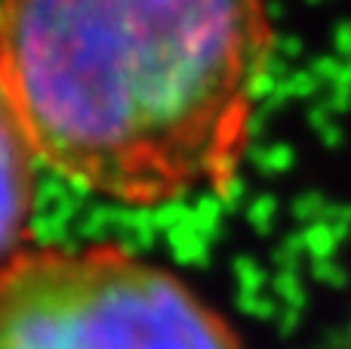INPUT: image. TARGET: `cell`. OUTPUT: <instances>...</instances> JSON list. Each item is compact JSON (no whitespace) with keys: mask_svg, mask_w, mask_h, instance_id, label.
Segmentation results:
<instances>
[{"mask_svg":"<svg viewBox=\"0 0 351 349\" xmlns=\"http://www.w3.org/2000/svg\"><path fill=\"white\" fill-rule=\"evenodd\" d=\"M268 59L262 0H0V84L37 161L136 207L234 183Z\"/></svg>","mask_w":351,"mask_h":349,"instance_id":"obj_1","label":"cell"},{"mask_svg":"<svg viewBox=\"0 0 351 349\" xmlns=\"http://www.w3.org/2000/svg\"><path fill=\"white\" fill-rule=\"evenodd\" d=\"M0 349H241L170 269L121 247H40L0 266Z\"/></svg>","mask_w":351,"mask_h":349,"instance_id":"obj_2","label":"cell"},{"mask_svg":"<svg viewBox=\"0 0 351 349\" xmlns=\"http://www.w3.org/2000/svg\"><path fill=\"white\" fill-rule=\"evenodd\" d=\"M37 155L0 84V266L16 257L34 207Z\"/></svg>","mask_w":351,"mask_h":349,"instance_id":"obj_3","label":"cell"}]
</instances>
